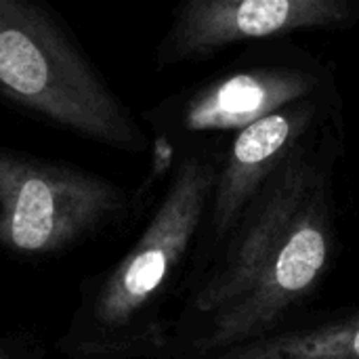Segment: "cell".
Returning a JSON list of instances; mask_svg holds the SVG:
<instances>
[{
    "mask_svg": "<svg viewBox=\"0 0 359 359\" xmlns=\"http://www.w3.org/2000/svg\"><path fill=\"white\" fill-rule=\"evenodd\" d=\"M208 168L179 166L133 246L107 269L82 280L55 349L63 359H160L170 328L162 318L170 282L198 229Z\"/></svg>",
    "mask_w": 359,
    "mask_h": 359,
    "instance_id": "cell-1",
    "label": "cell"
},
{
    "mask_svg": "<svg viewBox=\"0 0 359 359\" xmlns=\"http://www.w3.org/2000/svg\"><path fill=\"white\" fill-rule=\"evenodd\" d=\"M0 97L80 139L139 156L149 141L67 23L46 4L0 0Z\"/></svg>",
    "mask_w": 359,
    "mask_h": 359,
    "instance_id": "cell-2",
    "label": "cell"
},
{
    "mask_svg": "<svg viewBox=\"0 0 359 359\" xmlns=\"http://www.w3.org/2000/svg\"><path fill=\"white\" fill-rule=\"evenodd\" d=\"M135 200L120 183L72 162L0 145V252L55 259L120 227Z\"/></svg>",
    "mask_w": 359,
    "mask_h": 359,
    "instance_id": "cell-3",
    "label": "cell"
},
{
    "mask_svg": "<svg viewBox=\"0 0 359 359\" xmlns=\"http://www.w3.org/2000/svg\"><path fill=\"white\" fill-rule=\"evenodd\" d=\"M328 11L318 2L292 0H196L177 15L156 50V65L170 67L179 61L215 50L238 38L269 36L320 19Z\"/></svg>",
    "mask_w": 359,
    "mask_h": 359,
    "instance_id": "cell-4",
    "label": "cell"
},
{
    "mask_svg": "<svg viewBox=\"0 0 359 359\" xmlns=\"http://www.w3.org/2000/svg\"><path fill=\"white\" fill-rule=\"evenodd\" d=\"M326 261V242L320 231L305 227L282 248L276 261V280L284 290H301L313 282Z\"/></svg>",
    "mask_w": 359,
    "mask_h": 359,
    "instance_id": "cell-5",
    "label": "cell"
},
{
    "mask_svg": "<svg viewBox=\"0 0 359 359\" xmlns=\"http://www.w3.org/2000/svg\"><path fill=\"white\" fill-rule=\"evenodd\" d=\"M290 124L282 116H265L242 130L233 145V160L238 166H255L276 154L288 139Z\"/></svg>",
    "mask_w": 359,
    "mask_h": 359,
    "instance_id": "cell-6",
    "label": "cell"
},
{
    "mask_svg": "<svg viewBox=\"0 0 359 359\" xmlns=\"http://www.w3.org/2000/svg\"><path fill=\"white\" fill-rule=\"evenodd\" d=\"M0 359H46V347L34 330L17 328L0 337Z\"/></svg>",
    "mask_w": 359,
    "mask_h": 359,
    "instance_id": "cell-7",
    "label": "cell"
},
{
    "mask_svg": "<svg viewBox=\"0 0 359 359\" xmlns=\"http://www.w3.org/2000/svg\"><path fill=\"white\" fill-rule=\"evenodd\" d=\"M351 347H353V353L359 358V330L355 332V337H353V341H351Z\"/></svg>",
    "mask_w": 359,
    "mask_h": 359,
    "instance_id": "cell-8",
    "label": "cell"
}]
</instances>
